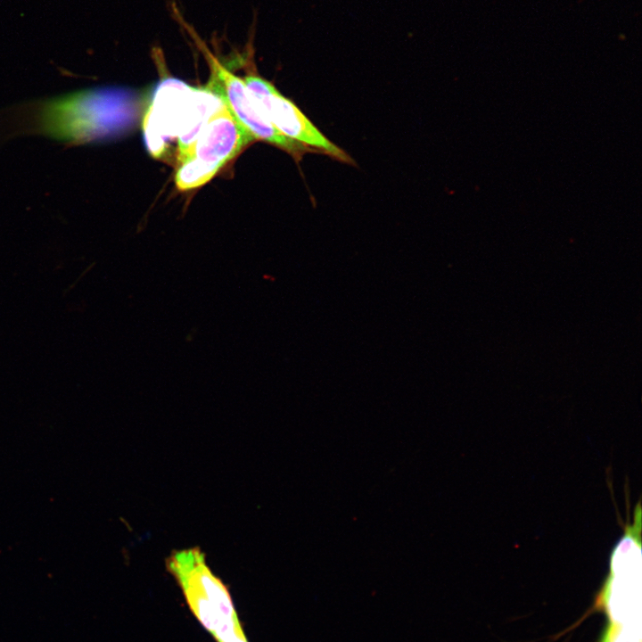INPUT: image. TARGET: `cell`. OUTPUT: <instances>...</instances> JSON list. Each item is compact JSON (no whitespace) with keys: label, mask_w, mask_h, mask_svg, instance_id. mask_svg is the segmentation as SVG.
<instances>
[{"label":"cell","mask_w":642,"mask_h":642,"mask_svg":"<svg viewBox=\"0 0 642 642\" xmlns=\"http://www.w3.org/2000/svg\"><path fill=\"white\" fill-rule=\"evenodd\" d=\"M243 81L259 111L283 136L310 148L315 153L325 154L347 164L355 163L344 150L329 140L270 81L256 72H249Z\"/></svg>","instance_id":"3957f363"},{"label":"cell","mask_w":642,"mask_h":642,"mask_svg":"<svg viewBox=\"0 0 642 642\" xmlns=\"http://www.w3.org/2000/svg\"><path fill=\"white\" fill-rule=\"evenodd\" d=\"M196 89L166 78L157 87L144 121L146 144L155 157L165 148L167 137L178 136L190 121Z\"/></svg>","instance_id":"277c9868"},{"label":"cell","mask_w":642,"mask_h":642,"mask_svg":"<svg viewBox=\"0 0 642 642\" xmlns=\"http://www.w3.org/2000/svg\"><path fill=\"white\" fill-rule=\"evenodd\" d=\"M255 141L223 104L204 122L195 139L179 158L190 159L214 173Z\"/></svg>","instance_id":"5b68a950"},{"label":"cell","mask_w":642,"mask_h":642,"mask_svg":"<svg viewBox=\"0 0 642 642\" xmlns=\"http://www.w3.org/2000/svg\"><path fill=\"white\" fill-rule=\"evenodd\" d=\"M166 566L193 613L217 642H248L226 587L199 547L173 551Z\"/></svg>","instance_id":"6da1fadb"},{"label":"cell","mask_w":642,"mask_h":642,"mask_svg":"<svg viewBox=\"0 0 642 642\" xmlns=\"http://www.w3.org/2000/svg\"><path fill=\"white\" fill-rule=\"evenodd\" d=\"M183 24L209 65L210 79L205 89L220 100L254 140L264 141L280 148L292 155L296 162L305 153L315 152L276 130L257 108L243 79L226 68L190 26L185 21Z\"/></svg>","instance_id":"7a4b0ae2"}]
</instances>
